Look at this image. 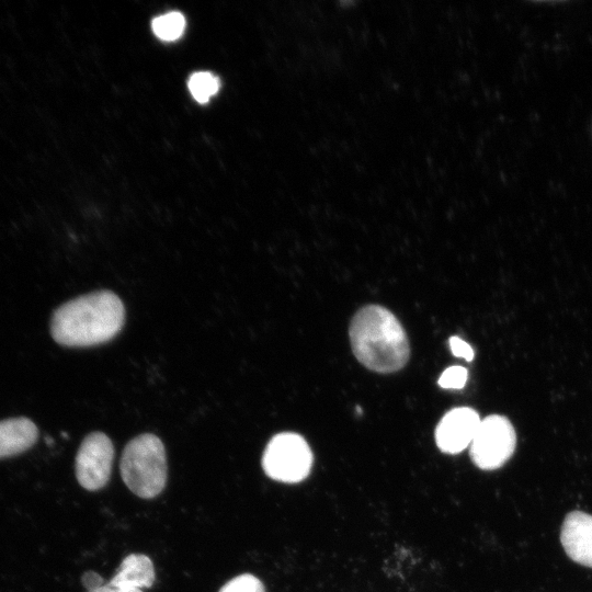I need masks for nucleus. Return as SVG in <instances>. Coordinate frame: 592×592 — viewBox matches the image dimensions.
<instances>
[{"label": "nucleus", "instance_id": "1", "mask_svg": "<svg viewBox=\"0 0 592 592\" xmlns=\"http://www.w3.org/2000/svg\"><path fill=\"white\" fill-rule=\"evenodd\" d=\"M124 322L121 298L111 291H95L56 308L50 318V334L64 346H93L116 337Z\"/></svg>", "mask_w": 592, "mask_h": 592}, {"label": "nucleus", "instance_id": "2", "mask_svg": "<svg viewBox=\"0 0 592 592\" xmlns=\"http://www.w3.org/2000/svg\"><path fill=\"white\" fill-rule=\"evenodd\" d=\"M349 335L354 356L373 372L395 373L409 361V340L402 325L380 305L358 309L351 320Z\"/></svg>", "mask_w": 592, "mask_h": 592}, {"label": "nucleus", "instance_id": "3", "mask_svg": "<svg viewBox=\"0 0 592 592\" xmlns=\"http://www.w3.org/2000/svg\"><path fill=\"white\" fill-rule=\"evenodd\" d=\"M119 469L124 483L137 497H157L164 489L168 478L162 441L151 433L132 439L122 453Z\"/></svg>", "mask_w": 592, "mask_h": 592}, {"label": "nucleus", "instance_id": "4", "mask_svg": "<svg viewBox=\"0 0 592 592\" xmlns=\"http://www.w3.org/2000/svg\"><path fill=\"white\" fill-rule=\"evenodd\" d=\"M312 460V452L301 435L282 432L267 443L262 455V468L273 480L296 483L308 477Z\"/></svg>", "mask_w": 592, "mask_h": 592}, {"label": "nucleus", "instance_id": "5", "mask_svg": "<svg viewBox=\"0 0 592 592\" xmlns=\"http://www.w3.org/2000/svg\"><path fill=\"white\" fill-rule=\"evenodd\" d=\"M516 434L508 418L491 414L482 419L470 444L473 463L482 470L502 467L513 455Z\"/></svg>", "mask_w": 592, "mask_h": 592}, {"label": "nucleus", "instance_id": "6", "mask_svg": "<svg viewBox=\"0 0 592 592\" xmlns=\"http://www.w3.org/2000/svg\"><path fill=\"white\" fill-rule=\"evenodd\" d=\"M114 446L111 439L99 431L91 432L81 442L76 456V477L79 485L96 491L111 478Z\"/></svg>", "mask_w": 592, "mask_h": 592}, {"label": "nucleus", "instance_id": "7", "mask_svg": "<svg viewBox=\"0 0 592 592\" xmlns=\"http://www.w3.org/2000/svg\"><path fill=\"white\" fill-rule=\"evenodd\" d=\"M479 414L469 407L446 412L435 429V442L445 454H458L470 446L480 423Z\"/></svg>", "mask_w": 592, "mask_h": 592}, {"label": "nucleus", "instance_id": "8", "mask_svg": "<svg viewBox=\"0 0 592 592\" xmlns=\"http://www.w3.org/2000/svg\"><path fill=\"white\" fill-rule=\"evenodd\" d=\"M560 542L574 562L592 568V515L582 511L569 512L561 525Z\"/></svg>", "mask_w": 592, "mask_h": 592}, {"label": "nucleus", "instance_id": "9", "mask_svg": "<svg viewBox=\"0 0 592 592\" xmlns=\"http://www.w3.org/2000/svg\"><path fill=\"white\" fill-rule=\"evenodd\" d=\"M35 423L25 417L0 421V459L11 457L31 448L37 441Z\"/></svg>", "mask_w": 592, "mask_h": 592}, {"label": "nucleus", "instance_id": "10", "mask_svg": "<svg viewBox=\"0 0 592 592\" xmlns=\"http://www.w3.org/2000/svg\"><path fill=\"white\" fill-rule=\"evenodd\" d=\"M155 568L148 556L130 554L122 560L107 584L127 590H141L150 588L155 582Z\"/></svg>", "mask_w": 592, "mask_h": 592}, {"label": "nucleus", "instance_id": "11", "mask_svg": "<svg viewBox=\"0 0 592 592\" xmlns=\"http://www.w3.org/2000/svg\"><path fill=\"white\" fill-rule=\"evenodd\" d=\"M151 27L157 37L163 41H174L182 35L185 29V19L180 12H169L156 18Z\"/></svg>", "mask_w": 592, "mask_h": 592}, {"label": "nucleus", "instance_id": "12", "mask_svg": "<svg viewBox=\"0 0 592 592\" xmlns=\"http://www.w3.org/2000/svg\"><path fill=\"white\" fill-rule=\"evenodd\" d=\"M189 89L193 98L200 103H206L219 89L218 79L210 72L200 71L189 79Z\"/></svg>", "mask_w": 592, "mask_h": 592}, {"label": "nucleus", "instance_id": "13", "mask_svg": "<svg viewBox=\"0 0 592 592\" xmlns=\"http://www.w3.org/2000/svg\"><path fill=\"white\" fill-rule=\"evenodd\" d=\"M219 592H265V588L255 576L243 573L228 581Z\"/></svg>", "mask_w": 592, "mask_h": 592}, {"label": "nucleus", "instance_id": "14", "mask_svg": "<svg viewBox=\"0 0 592 592\" xmlns=\"http://www.w3.org/2000/svg\"><path fill=\"white\" fill-rule=\"evenodd\" d=\"M468 372L463 366L447 367L440 376L437 383L442 388L460 389L465 386Z\"/></svg>", "mask_w": 592, "mask_h": 592}, {"label": "nucleus", "instance_id": "15", "mask_svg": "<svg viewBox=\"0 0 592 592\" xmlns=\"http://www.w3.org/2000/svg\"><path fill=\"white\" fill-rule=\"evenodd\" d=\"M449 346L451 351L454 356L456 357H463L466 361H471L474 358V350L473 348L462 340L458 337H451L449 338Z\"/></svg>", "mask_w": 592, "mask_h": 592}, {"label": "nucleus", "instance_id": "16", "mask_svg": "<svg viewBox=\"0 0 592 592\" xmlns=\"http://www.w3.org/2000/svg\"><path fill=\"white\" fill-rule=\"evenodd\" d=\"M81 582L83 587L89 591L96 590L104 585L103 578L94 572V571H87L82 574Z\"/></svg>", "mask_w": 592, "mask_h": 592}, {"label": "nucleus", "instance_id": "17", "mask_svg": "<svg viewBox=\"0 0 592 592\" xmlns=\"http://www.w3.org/2000/svg\"><path fill=\"white\" fill-rule=\"evenodd\" d=\"M89 592H143V591L141 590H127V589L115 588V587H111V585H109L106 583L103 587H101V588H99L96 590H93V591H89Z\"/></svg>", "mask_w": 592, "mask_h": 592}]
</instances>
